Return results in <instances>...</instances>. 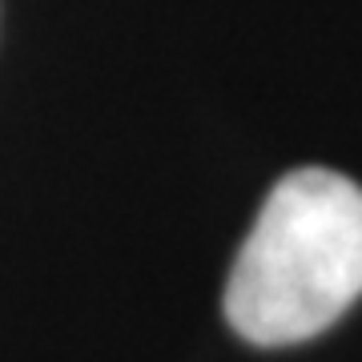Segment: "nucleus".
Masks as SVG:
<instances>
[{
    "label": "nucleus",
    "instance_id": "1",
    "mask_svg": "<svg viewBox=\"0 0 362 362\" xmlns=\"http://www.w3.org/2000/svg\"><path fill=\"white\" fill-rule=\"evenodd\" d=\"M362 298V185L322 165L286 173L233 258L226 318L254 346L322 334Z\"/></svg>",
    "mask_w": 362,
    "mask_h": 362
}]
</instances>
